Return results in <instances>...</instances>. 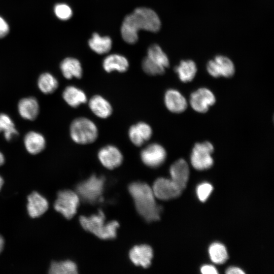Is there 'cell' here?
Returning <instances> with one entry per match:
<instances>
[{
  "instance_id": "5",
  "label": "cell",
  "mask_w": 274,
  "mask_h": 274,
  "mask_svg": "<svg viewBox=\"0 0 274 274\" xmlns=\"http://www.w3.org/2000/svg\"><path fill=\"white\" fill-rule=\"evenodd\" d=\"M106 179L104 176L92 175L89 178L79 183L76 191L80 201L93 204L100 200L104 193Z\"/></svg>"
},
{
  "instance_id": "38",
  "label": "cell",
  "mask_w": 274,
  "mask_h": 274,
  "mask_svg": "<svg viewBox=\"0 0 274 274\" xmlns=\"http://www.w3.org/2000/svg\"><path fill=\"white\" fill-rule=\"evenodd\" d=\"M5 162V157L2 153L0 152V166L2 165Z\"/></svg>"
},
{
  "instance_id": "35",
  "label": "cell",
  "mask_w": 274,
  "mask_h": 274,
  "mask_svg": "<svg viewBox=\"0 0 274 274\" xmlns=\"http://www.w3.org/2000/svg\"><path fill=\"white\" fill-rule=\"evenodd\" d=\"M200 271L203 274H217L218 270L213 265H204L200 268Z\"/></svg>"
},
{
  "instance_id": "26",
  "label": "cell",
  "mask_w": 274,
  "mask_h": 274,
  "mask_svg": "<svg viewBox=\"0 0 274 274\" xmlns=\"http://www.w3.org/2000/svg\"><path fill=\"white\" fill-rule=\"evenodd\" d=\"M51 274H76L78 273L76 264L69 260L61 261H53L51 263L49 269Z\"/></svg>"
},
{
  "instance_id": "16",
  "label": "cell",
  "mask_w": 274,
  "mask_h": 274,
  "mask_svg": "<svg viewBox=\"0 0 274 274\" xmlns=\"http://www.w3.org/2000/svg\"><path fill=\"white\" fill-rule=\"evenodd\" d=\"M170 179L183 191L187 185L189 177V168L187 162L179 159L173 163L169 168Z\"/></svg>"
},
{
  "instance_id": "34",
  "label": "cell",
  "mask_w": 274,
  "mask_h": 274,
  "mask_svg": "<svg viewBox=\"0 0 274 274\" xmlns=\"http://www.w3.org/2000/svg\"><path fill=\"white\" fill-rule=\"evenodd\" d=\"M9 27L6 21L0 17V38L5 37L9 32Z\"/></svg>"
},
{
  "instance_id": "21",
  "label": "cell",
  "mask_w": 274,
  "mask_h": 274,
  "mask_svg": "<svg viewBox=\"0 0 274 274\" xmlns=\"http://www.w3.org/2000/svg\"><path fill=\"white\" fill-rule=\"evenodd\" d=\"M24 144L27 151L33 155L42 152L46 146L44 136L40 133L31 131L27 132L24 138Z\"/></svg>"
},
{
  "instance_id": "10",
  "label": "cell",
  "mask_w": 274,
  "mask_h": 274,
  "mask_svg": "<svg viewBox=\"0 0 274 274\" xmlns=\"http://www.w3.org/2000/svg\"><path fill=\"white\" fill-rule=\"evenodd\" d=\"M208 73L214 78H230L233 76L235 67L233 62L223 55H217L207 64Z\"/></svg>"
},
{
  "instance_id": "30",
  "label": "cell",
  "mask_w": 274,
  "mask_h": 274,
  "mask_svg": "<svg viewBox=\"0 0 274 274\" xmlns=\"http://www.w3.org/2000/svg\"><path fill=\"white\" fill-rule=\"evenodd\" d=\"M147 57L165 68L169 66V62L166 54L157 44H153L148 48Z\"/></svg>"
},
{
  "instance_id": "4",
  "label": "cell",
  "mask_w": 274,
  "mask_h": 274,
  "mask_svg": "<svg viewBox=\"0 0 274 274\" xmlns=\"http://www.w3.org/2000/svg\"><path fill=\"white\" fill-rule=\"evenodd\" d=\"M70 134L75 143L87 145L96 140L98 130L93 121L85 117H80L72 122L70 127Z\"/></svg>"
},
{
  "instance_id": "37",
  "label": "cell",
  "mask_w": 274,
  "mask_h": 274,
  "mask_svg": "<svg viewBox=\"0 0 274 274\" xmlns=\"http://www.w3.org/2000/svg\"><path fill=\"white\" fill-rule=\"evenodd\" d=\"M4 246V239L3 236L0 235V253L2 251Z\"/></svg>"
},
{
  "instance_id": "12",
  "label": "cell",
  "mask_w": 274,
  "mask_h": 274,
  "mask_svg": "<svg viewBox=\"0 0 274 274\" xmlns=\"http://www.w3.org/2000/svg\"><path fill=\"white\" fill-rule=\"evenodd\" d=\"M97 157L100 163L106 168L113 169L119 166L123 160V156L119 149L112 145L101 148Z\"/></svg>"
},
{
  "instance_id": "13",
  "label": "cell",
  "mask_w": 274,
  "mask_h": 274,
  "mask_svg": "<svg viewBox=\"0 0 274 274\" xmlns=\"http://www.w3.org/2000/svg\"><path fill=\"white\" fill-rule=\"evenodd\" d=\"M130 261L136 266L148 268L151 264L153 257L152 247L146 244L134 246L129 252Z\"/></svg>"
},
{
  "instance_id": "31",
  "label": "cell",
  "mask_w": 274,
  "mask_h": 274,
  "mask_svg": "<svg viewBox=\"0 0 274 274\" xmlns=\"http://www.w3.org/2000/svg\"><path fill=\"white\" fill-rule=\"evenodd\" d=\"M142 67L146 74L151 76L162 75L165 72V68L155 63L147 56L142 61Z\"/></svg>"
},
{
  "instance_id": "29",
  "label": "cell",
  "mask_w": 274,
  "mask_h": 274,
  "mask_svg": "<svg viewBox=\"0 0 274 274\" xmlns=\"http://www.w3.org/2000/svg\"><path fill=\"white\" fill-rule=\"evenodd\" d=\"M209 253L211 260L216 264L225 263L228 256L225 247L220 243H214L209 248Z\"/></svg>"
},
{
  "instance_id": "11",
  "label": "cell",
  "mask_w": 274,
  "mask_h": 274,
  "mask_svg": "<svg viewBox=\"0 0 274 274\" xmlns=\"http://www.w3.org/2000/svg\"><path fill=\"white\" fill-rule=\"evenodd\" d=\"M216 102L214 93L208 88H199L193 92L190 96L189 103L191 108L196 112L204 113Z\"/></svg>"
},
{
  "instance_id": "25",
  "label": "cell",
  "mask_w": 274,
  "mask_h": 274,
  "mask_svg": "<svg viewBox=\"0 0 274 274\" xmlns=\"http://www.w3.org/2000/svg\"><path fill=\"white\" fill-rule=\"evenodd\" d=\"M112 40L110 37H101L97 33H94L88 42L90 48L99 54L109 52L112 48Z\"/></svg>"
},
{
  "instance_id": "22",
  "label": "cell",
  "mask_w": 274,
  "mask_h": 274,
  "mask_svg": "<svg viewBox=\"0 0 274 274\" xmlns=\"http://www.w3.org/2000/svg\"><path fill=\"white\" fill-rule=\"evenodd\" d=\"M129 66L128 61L124 56L118 54H110L105 58L102 67L107 73L117 71L120 73L126 72Z\"/></svg>"
},
{
  "instance_id": "27",
  "label": "cell",
  "mask_w": 274,
  "mask_h": 274,
  "mask_svg": "<svg viewBox=\"0 0 274 274\" xmlns=\"http://www.w3.org/2000/svg\"><path fill=\"white\" fill-rule=\"evenodd\" d=\"M38 86L43 93L50 94L54 92L58 88V82L52 75L45 73L39 77Z\"/></svg>"
},
{
  "instance_id": "6",
  "label": "cell",
  "mask_w": 274,
  "mask_h": 274,
  "mask_svg": "<svg viewBox=\"0 0 274 274\" xmlns=\"http://www.w3.org/2000/svg\"><path fill=\"white\" fill-rule=\"evenodd\" d=\"M80 201V198L75 191L63 190L57 193L54 208L66 219H71L76 214Z\"/></svg>"
},
{
  "instance_id": "28",
  "label": "cell",
  "mask_w": 274,
  "mask_h": 274,
  "mask_svg": "<svg viewBox=\"0 0 274 274\" xmlns=\"http://www.w3.org/2000/svg\"><path fill=\"white\" fill-rule=\"evenodd\" d=\"M1 132L4 133V137L8 141L18 135L12 119L5 113H0V133Z\"/></svg>"
},
{
  "instance_id": "1",
  "label": "cell",
  "mask_w": 274,
  "mask_h": 274,
  "mask_svg": "<svg viewBox=\"0 0 274 274\" xmlns=\"http://www.w3.org/2000/svg\"><path fill=\"white\" fill-rule=\"evenodd\" d=\"M160 26V19L153 10L147 8H138L124 18L121 27V33L124 41L132 44L138 40L139 30L156 32Z\"/></svg>"
},
{
  "instance_id": "9",
  "label": "cell",
  "mask_w": 274,
  "mask_h": 274,
  "mask_svg": "<svg viewBox=\"0 0 274 274\" xmlns=\"http://www.w3.org/2000/svg\"><path fill=\"white\" fill-rule=\"evenodd\" d=\"M152 189L156 198L164 200L176 198L182 192L171 179L163 177L158 178L154 181Z\"/></svg>"
},
{
  "instance_id": "18",
  "label": "cell",
  "mask_w": 274,
  "mask_h": 274,
  "mask_svg": "<svg viewBox=\"0 0 274 274\" xmlns=\"http://www.w3.org/2000/svg\"><path fill=\"white\" fill-rule=\"evenodd\" d=\"M88 106L91 111L97 117L106 119L113 112L110 102L100 95H94L88 101Z\"/></svg>"
},
{
  "instance_id": "36",
  "label": "cell",
  "mask_w": 274,
  "mask_h": 274,
  "mask_svg": "<svg viewBox=\"0 0 274 274\" xmlns=\"http://www.w3.org/2000/svg\"><path fill=\"white\" fill-rule=\"evenodd\" d=\"M227 274H244L245 272L241 268L237 267H229L226 271Z\"/></svg>"
},
{
  "instance_id": "32",
  "label": "cell",
  "mask_w": 274,
  "mask_h": 274,
  "mask_svg": "<svg viewBox=\"0 0 274 274\" xmlns=\"http://www.w3.org/2000/svg\"><path fill=\"white\" fill-rule=\"evenodd\" d=\"M212 185L207 182H204L198 185L196 188V194L198 199L201 201H205L212 192Z\"/></svg>"
},
{
  "instance_id": "8",
  "label": "cell",
  "mask_w": 274,
  "mask_h": 274,
  "mask_svg": "<svg viewBox=\"0 0 274 274\" xmlns=\"http://www.w3.org/2000/svg\"><path fill=\"white\" fill-rule=\"evenodd\" d=\"M140 157L145 165L151 168H157L164 162L166 152L162 145L153 143L146 146L141 151Z\"/></svg>"
},
{
  "instance_id": "24",
  "label": "cell",
  "mask_w": 274,
  "mask_h": 274,
  "mask_svg": "<svg viewBox=\"0 0 274 274\" xmlns=\"http://www.w3.org/2000/svg\"><path fill=\"white\" fill-rule=\"evenodd\" d=\"M197 70L195 63L191 60H182L179 65L175 68V71L179 79L184 83L192 81L196 74Z\"/></svg>"
},
{
  "instance_id": "3",
  "label": "cell",
  "mask_w": 274,
  "mask_h": 274,
  "mask_svg": "<svg viewBox=\"0 0 274 274\" xmlns=\"http://www.w3.org/2000/svg\"><path fill=\"white\" fill-rule=\"evenodd\" d=\"M79 222L82 228L101 239H112L117 235V229L119 223L117 221L105 222L106 216L101 210L96 214L90 216H81Z\"/></svg>"
},
{
  "instance_id": "17",
  "label": "cell",
  "mask_w": 274,
  "mask_h": 274,
  "mask_svg": "<svg viewBox=\"0 0 274 274\" xmlns=\"http://www.w3.org/2000/svg\"><path fill=\"white\" fill-rule=\"evenodd\" d=\"M27 209L31 218H37L44 214L48 209L47 200L37 192H33L27 197Z\"/></svg>"
},
{
  "instance_id": "20",
  "label": "cell",
  "mask_w": 274,
  "mask_h": 274,
  "mask_svg": "<svg viewBox=\"0 0 274 274\" xmlns=\"http://www.w3.org/2000/svg\"><path fill=\"white\" fill-rule=\"evenodd\" d=\"M62 97L66 103L73 108H77L87 101L85 92L81 89L73 85L65 88L62 92Z\"/></svg>"
},
{
  "instance_id": "39",
  "label": "cell",
  "mask_w": 274,
  "mask_h": 274,
  "mask_svg": "<svg viewBox=\"0 0 274 274\" xmlns=\"http://www.w3.org/2000/svg\"><path fill=\"white\" fill-rule=\"evenodd\" d=\"M4 183V180L3 178L0 176V190L1 189Z\"/></svg>"
},
{
  "instance_id": "2",
  "label": "cell",
  "mask_w": 274,
  "mask_h": 274,
  "mask_svg": "<svg viewBox=\"0 0 274 274\" xmlns=\"http://www.w3.org/2000/svg\"><path fill=\"white\" fill-rule=\"evenodd\" d=\"M128 190L134 201L138 214L148 223L160 219L162 208L155 200L152 188L146 183L133 182Z\"/></svg>"
},
{
  "instance_id": "14",
  "label": "cell",
  "mask_w": 274,
  "mask_h": 274,
  "mask_svg": "<svg viewBox=\"0 0 274 274\" xmlns=\"http://www.w3.org/2000/svg\"><path fill=\"white\" fill-rule=\"evenodd\" d=\"M153 130L151 126L145 122H139L129 128L128 135L131 142L140 147L148 142L152 137Z\"/></svg>"
},
{
  "instance_id": "23",
  "label": "cell",
  "mask_w": 274,
  "mask_h": 274,
  "mask_svg": "<svg viewBox=\"0 0 274 274\" xmlns=\"http://www.w3.org/2000/svg\"><path fill=\"white\" fill-rule=\"evenodd\" d=\"M60 68L63 76L67 79L74 78L80 79L82 76L83 70L81 63L76 58H65L61 62Z\"/></svg>"
},
{
  "instance_id": "15",
  "label": "cell",
  "mask_w": 274,
  "mask_h": 274,
  "mask_svg": "<svg viewBox=\"0 0 274 274\" xmlns=\"http://www.w3.org/2000/svg\"><path fill=\"white\" fill-rule=\"evenodd\" d=\"M164 101L167 110L174 113H182L188 107L186 98L175 89H169L165 92Z\"/></svg>"
},
{
  "instance_id": "33",
  "label": "cell",
  "mask_w": 274,
  "mask_h": 274,
  "mask_svg": "<svg viewBox=\"0 0 274 274\" xmlns=\"http://www.w3.org/2000/svg\"><path fill=\"white\" fill-rule=\"evenodd\" d=\"M54 12L59 19L63 20L70 19L72 15L71 8L68 5L64 4L56 5L54 8Z\"/></svg>"
},
{
  "instance_id": "7",
  "label": "cell",
  "mask_w": 274,
  "mask_h": 274,
  "mask_svg": "<svg viewBox=\"0 0 274 274\" xmlns=\"http://www.w3.org/2000/svg\"><path fill=\"white\" fill-rule=\"evenodd\" d=\"M213 152L214 146L209 142L195 144L190 155L191 165L195 169L199 170L210 168L214 163L212 157Z\"/></svg>"
},
{
  "instance_id": "19",
  "label": "cell",
  "mask_w": 274,
  "mask_h": 274,
  "mask_svg": "<svg viewBox=\"0 0 274 274\" xmlns=\"http://www.w3.org/2000/svg\"><path fill=\"white\" fill-rule=\"evenodd\" d=\"M18 110L22 118L32 121L35 120L39 115V105L35 97H25L19 100Z\"/></svg>"
}]
</instances>
